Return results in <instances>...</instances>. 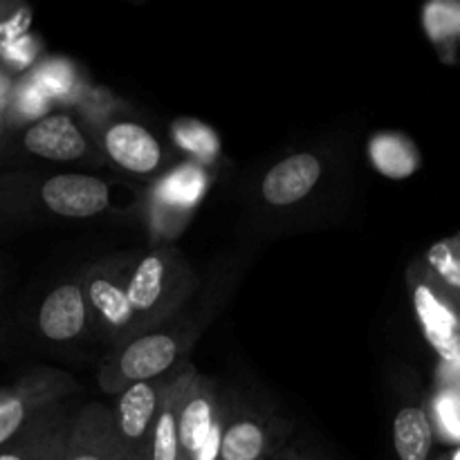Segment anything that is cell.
Masks as SVG:
<instances>
[{
  "label": "cell",
  "instance_id": "obj_1",
  "mask_svg": "<svg viewBox=\"0 0 460 460\" xmlns=\"http://www.w3.org/2000/svg\"><path fill=\"white\" fill-rule=\"evenodd\" d=\"M193 288V274L173 250H155L133 265L128 277V301L133 326L128 340L153 332L171 317Z\"/></svg>",
  "mask_w": 460,
  "mask_h": 460
},
{
  "label": "cell",
  "instance_id": "obj_2",
  "mask_svg": "<svg viewBox=\"0 0 460 460\" xmlns=\"http://www.w3.org/2000/svg\"><path fill=\"white\" fill-rule=\"evenodd\" d=\"M182 355V340L173 332L153 331L121 346L99 371V386L108 395H121L139 382L169 376Z\"/></svg>",
  "mask_w": 460,
  "mask_h": 460
},
{
  "label": "cell",
  "instance_id": "obj_3",
  "mask_svg": "<svg viewBox=\"0 0 460 460\" xmlns=\"http://www.w3.org/2000/svg\"><path fill=\"white\" fill-rule=\"evenodd\" d=\"M413 310L422 335L438 353L443 364L460 362V299L427 270L425 261H416L409 270Z\"/></svg>",
  "mask_w": 460,
  "mask_h": 460
},
{
  "label": "cell",
  "instance_id": "obj_4",
  "mask_svg": "<svg viewBox=\"0 0 460 460\" xmlns=\"http://www.w3.org/2000/svg\"><path fill=\"white\" fill-rule=\"evenodd\" d=\"M223 431L225 413L214 380L193 371L180 400V460H218Z\"/></svg>",
  "mask_w": 460,
  "mask_h": 460
},
{
  "label": "cell",
  "instance_id": "obj_5",
  "mask_svg": "<svg viewBox=\"0 0 460 460\" xmlns=\"http://www.w3.org/2000/svg\"><path fill=\"white\" fill-rule=\"evenodd\" d=\"M133 265L128 259H106L90 265L84 274V290L90 313L111 337L128 340L133 310L128 301V277Z\"/></svg>",
  "mask_w": 460,
  "mask_h": 460
},
{
  "label": "cell",
  "instance_id": "obj_6",
  "mask_svg": "<svg viewBox=\"0 0 460 460\" xmlns=\"http://www.w3.org/2000/svg\"><path fill=\"white\" fill-rule=\"evenodd\" d=\"M169 376L133 385L117 400V407L112 411V431L128 460H148L162 389Z\"/></svg>",
  "mask_w": 460,
  "mask_h": 460
},
{
  "label": "cell",
  "instance_id": "obj_7",
  "mask_svg": "<svg viewBox=\"0 0 460 460\" xmlns=\"http://www.w3.org/2000/svg\"><path fill=\"white\" fill-rule=\"evenodd\" d=\"M207 184L209 175L198 162H187L164 175L153 191V225L157 232H178L202 200Z\"/></svg>",
  "mask_w": 460,
  "mask_h": 460
},
{
  "label": "cell",
  "instance_id": "obj_8",
  "mask_svg": "<svg viewBox=\"0 0 460 460\" xmlns=\"http://www.w3.org/2000/svg\"><path fill=\"white\" fill-rule=\"evenodd\" d=\"M40 200L63 218H93L111 205V187L93 175L61 173L45 180Z\"/></svg>",
  "mask_w": 460,
  "mask_h": 460
},
{
  "label": "cell",
  "instance_id": "obj_9",
  "mask_svg": "<svg viewBox=\"0 0 460 460\" xmlns=\"http://www.w3.org/2000/svg\"><path fill=\"white\" fill-rule=\"evenodd\" d=\"M63 460H128L112 431V411L88 404L72 422Z\"/></svg>",
  "mask_w": 460,
  "mask_h": 460
},
{
  "label": "cell",
  "instance_id": "obj_10",
  "mask_svg": "<svg viewBox=\"0 0 460 460\" xmlns=\"http://www.w3.org/2000/svg\"><path fill=\"white\" fill-rule=\"evenodd\" d=\"M323 164L313 153H296L286 157L265 173L261 191L268 205L290 207L310 196L322 180Z\"/></svg>",
  "mask_w": 460,
  "mask_h": 460
},
{
  "label": "cell",
  "instance_id": "obj_11",
  "mask_svg": "<svg viewBox=\"0 0 460 460\" xmlns=\"http://www.w3.org/2000/svg\"><path fill=\"white\" fill-rule=\"evenodd\" d=\"M90 305L84 283L70 281L54 288L39 310V328L48 340L70 341L85 331Z\"/></svg>",
  "mask_w": 460,
  "mask_h": 460
},
{
  "label": "cell",
  "instance_id": "obj_12",
  "mask_svg": "<svg viewBox=\"0 0 460 460\" xmlns=\"http://www.w3.org/2000/svg\"><path fill=\"white\" fill-rule=\"evenodd\" d=\"M72 422L75 418H67L61 409L45 407L39 420L22 429L18 443L0 452V460H63Z\"/></svg>",
  "mask_w": 460,
  "mask_h": 460
},
{
  "label": "cell",
  "instance_id": "obj_13",
  "mask_svg": "<svg viewBox=\"0 0 460 460\" xmlns=\"http://www.w3.org/2000/svg\"><path fill=\"white\" fill-rule=\"evenodd\" d=\"M103 148L108 157L124 171L148 175L160 169L162 146L151 130L135 121H115L103 133Z\"/></svg>",
  "mask_w": 460,
  "mask_h": 460
},
{
  "label": "cell",
  "instance_id": "obj_14",
  "mask_svg": "<svg viewBox=\"0 0 460 460\" xmlns=\"http://www.w3.org/2000/svg\"><path fill=\"white\" fill-rule=\"evenodd\" d=\"M22 146L36 157L52 162H75L88 153V142L67 115H48L34 121L22 137Z\"/></svg>",
  "mask_w": 460,
  "mask_h": 460
},
{
  "label": "cell",
  "instance_id": "obj_15",
  "mask_svg": "<svg viewBox=\"0 0 460 460\" xmlns=\"http://www.w3.org/2000/svg\"><path fill=\"white\" fill-rule=\"evenodd\" d=\"M193 376L191 367H180L178 371H171L164 389H162L160 411H157L155 427H153L151 454L148 460H180V434H178V416L180 400L187 389L189 377Z\"/></svg>",
  "mask_w": 460,
  "mask_h": 460
},
{
  "label": "cell",
  "instance_id": "obj_16",
  "mask_svg": "<svg viewBox=\"0 0 460 460\" xmlns=\"http://www.w3.org/2000/svg\"><path fill=\"white\" fill-rule=\"evenodd\" d=\"M394 447L400 460H429L434 422L422 407H402L394 420Z\"/></svg>",
  "mask_w": 460,
  "mask_h": 460
},
{
  "label": "cell",
  "instance_id": "obj_17",
  "mask_svg": "<svg viewBox=\"0 0 460 460\" xmlns=\"http://www.w3.org/2000/svg\"><path fill=\"white\" fill-rule=\"evenodd\" d=\"M57 394L58 389H54L52 380H48L43 386H30V389H22L21 394L0 400V447L12 443L30 425L27 418L36 409L48 407L52 398H57Z\"/></svg>",
  "mask_w": 460,
  "mask_h": 460
},
{
  "label": "cell",
  "instance_id": "obj_18",
  "mask_svg": "<svg viewBox=\"0 0 460 460\" xmlns=\"http://www.w3.org/2000/svg\"><path fill=\"white\" fill-rule=\"evenodd\" d=\"M268 445V431L254 418H229L225 420L218 460H265Z\"/></svg>",
  "mask_w": 460,
  "mask_h": 460
},
{
  "label": "cell",
  "instance_id": "obj_19",
  "mask_svg": "<svg viewBox=\"0 0 460 460\" xmlns=\"http://www.w3.org/2000/svg\"><path fill=\"white\" fill-rule=\"evenodd\" d=\"M371 160L389 178H409L416 173L420 157L416 146L400 135H377L371 142Z\"/></svg>",
  "mask_w": 460,
  "mask_h": 460
},
{
  "label": "cell",
  "instance_id": "obj_20",
  "mask_svg": "<svg viewBox=\"0 0 460 460\" xmlns=\"http://www.w3.org/2000/svg\"><path fill=\"white\" fill-rule=\"evenodd\" d=\"M425 265L438 283L460 299V234L434 243L427 250Z\"/></svg>",
  "mask_w": 460,
  "mask_h": 460
},
{
  "label": "cell",
  "instance_id": "obj_21",
  "mask_svg": "<svg viewBox=\"0 0 460 460\" xmlns=\"http://www.w3.org/2000/svg\"><path fill=\"white\" fill-rule=\"evenodd\" d=\"M173 137L180 144V148L189 151L193 155V162L198 164H209L216 160L220 151L218 135L214 128L196 119H180L173 124Z\"/></svg>",
  "mask_w": 460,
  "mask_h": 460
},
{
  "label": "cell",
  "instance_id": "obj_22",
  "mask_svg": "<svg viewBox=\"0 0 460 460\" xmlns=\"http://www.w3.org/2000/svg\"><path fill=\"white\" fill-rule=\"evenodd\" d=\"M434 411L436 427H438L443 440L460 443V391L443 385L440 394L436 395Z\"/></svg>",
  "mask_w": 460,
  "mask_h": 460
},
{
  "label": "cell",
  "instance_id": "obj_23",
  "mask_svg": "<svg viewBox=\"0 0 460 460\" xmlns=\"http://www.w3.org/2000/svg\"><path fill=\"white\" fill-rule=\"evenodd\" d=\"M425 27L434 40L460 39V3L427 4Z\"/></svg>",
  "mask_w": 460,
  "mask_h": 460
},
{
  "label": "cell",
  "instance_id": "obj_24",
  "mask_svg": "<svg viewBox=\"0 0 460 460\" xmlns=\"http://www.w3.org/2000/svg\"><path fill=\"white\" fill-rule=\"evenodd\" d=\"M443 385L454 386L460 391V362L443 364Z\"/></svg>",
  "mask_w": 460,
  "mask_h": 460
},
{
  "label": "cell",
  "instance_id": "obj_25",
  "mask_svg": "<svg viewBox=\"0 0 460 460\" xmlns=\"http://www.w3.org/2000/svg\"><path fill=\"white\" fill-rule=\"evenodd\" d=\"M447 460H460V447H458V449H456V452H454V454H452V456H449Z\"/></svg>",
  "mask_w": 460,
  "mask_h": 460
},
{
  "label": "cell",
  "instance_id": "obj_26",
  "mask_svg": "<svg viewBox=\"0 0 460 460\" xmlns=\"http://www.w3.org/2000/svg\"><path fill=\"white\" fill-rule=\"evenodd\" d=\"M281 460H301V458H296V456H288V458H281Z\"/></svg>",
  "mask_w": 460,
  "mask_h": 460
},
{
  "label": "cell",
  "instance_id": "obj_27",
  "mask_svg": "<svg viewBox=\"0 0 460 460\" xmlns=\"http://www.w3.org/2000/svg\"><path fill=\"white\" fill-rule=\"evenodd\" d=\"M0 135H3V119H0Z\"/></svg>",
  "mask_w": 460,
  "mask_h": 460
}]
</instances>
